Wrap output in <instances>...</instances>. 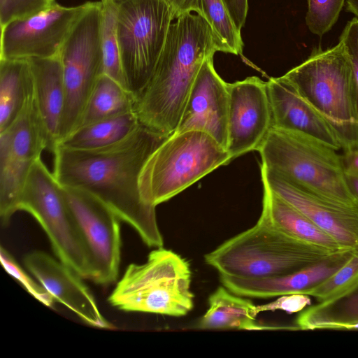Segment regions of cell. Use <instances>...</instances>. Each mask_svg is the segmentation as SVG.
<instances>
[{"label":"cell","instance_id":"6da1fadb","mask_svg":"<svg viewBox=\"0 0 358 358\" xmlns=\"http://www.w3.org/2000/svg\"><path fill=\"white\" fill-rule=\"evenodd\" d=\"M170 136L140 124L127 137L105 148L75 150L57 145L52 173L61 186L84 190L101 201L147 246L161 248L164 238L155 207L143 201L139 178L150 155Z\"/></svg>","mask_w":358,"mask_h":358},{"label":"cell","instance_id":"7a4b0ae2","mask_svg":"<svg viewBox=\"0 0 358 358\" xmlns=\"http://www.w3.org/2000/svg\"><path fill=\"white\" fill-rule=\"evenodd\" d=\"M217 51L220 44L202 17L187 13L175 19L151 78L134 97L139 122L162 134H174L201 64Z\"/></svg>","mask_w":358,"mask_h":358},{"label":"cell","instance_id":"3957f363","mask_svg":"<svg viewBox=\"0 0 358 358\" xmlns=\"http://www.w3.org/2000/svg\"><path fill=\"white\" fill-rule=\"evenodd\" d=\"M257 151L267 169L326 199L358 208L336 150L309 136L271 127Z\"/></svg>","mask_w":358,"mask_h":358},{"label":"cell","instance_id":"277c9868","mask_svg":"<svg viewBox=\"0 0 358 358\" xmlns=\"http://www.w3.org/2000/svg\"><path fill=\"white\" fill-rule=\"evenodd\" d=\"M331 255L258 220L204 255L220 275L257 279L289 274Z\"/></svg>","mask_w":358,"mask_h":358},{"label":"cell","instance_id":"5b68a950","mask_svg":"<svg viewBox=\"0 0 358 358\" xmlns=\"http://www.w3.org/2000/svg\"><path fill=\"white\" fill-rule=\"evenodd\" d=\"M189 262L171 250L157 248L141 264H129L109 295V303L126 312L185 316L194 307Z\"/></svg>","mask_w":358,"mask_h":358},{"label":"cell","instance_id":"8992f818","mask_svg":"<svg viewBox=\"0 0 358 358\" xmlns=\"http://www.w3.org/2000/svg\"><path fill=\"white\" fill-rule=\"evenodd\" d=\"M284 76L324 117L336 134L341 150L358 147L351 65L342 43L327 50H315Z\"/></svg>","mask_w":358,"mask_h":358},{"label":"cell","instance_id":"52a82bcc","mask_svg":"<svg viewBox=\"0 0 358 358\" xmlns=\"http://www.w3.org/2000/svg\"><path fill=\"white\" fill-rule=\"evenodd\" d=\"M232 158L208 134H173L148 157L139 178L143 201L155 207L178 194Z\"/></svg>","mask_w":358,"mask_h":358},{"label":"cell","instance_id":"ba28073f","mask_svg":"<svg viewBox=\"0 0 358 358\" xmlns=\"http://www.w3.org/2000/svg\"><path fill=\"white\" fill-rule=\"evenodd\" d=\"M18 210L35 218L59 260L83 278L92 280L91 257L63 187L41 157L34 164L18 198L15 211Z\"/></svg>","mask_w":358,"mask_h":358},{"label":"cell","instance_id":"9c48e42d","mask_svg":"<svg viewBox=\"0 0 358 358\" xmlns=\"http://www.w3.org/2000/svg\"><path fill=\"white\" fill-rule=\"evenodd\" d=\"M128 90L135 97L148 83L175 20L168 0H113Z\"/></svg>","mask_w":358,"mask_h":358},{"label":"cell","instance_id":"30bf717a","mask_svg":"<svg viewBox=\"0 0 358 358\" xmlns=\"http://www.w3.org/2000/svg\"><path fill=\"white\" fill-rule=\"evenodd\" d=\"M101 15L102 1L90 2L59 51L65 104L59 142L75 130L99 78L103 74Z\"/></svg>","mask_w":358,"mask_h":358},{"label":"cell","instance_id":"8fae6325","mask_svg":"<svg viewBox=\"0 0 358 358\" xmlns=\"http://www.w3.org/2000/svg\"><path fill=\"white\" fill-rule=\"evenodd\" d=\"M48 149L34 94L15 120L0 132V217L8 224L35 162Z\"/></svg>","mask_w":358,"mask_h":358},{"label":"cell","instance_id":"7c38bea8","mask_svg":"<svg viewBox=\"0 0 358 358\" xmlns=\"http://www.w3.org/2000/svg\"><path fill=\"white\" fill-rule=\"evenodd\" d=\"M62 187L91 257L92 281L101 285L113 283L120 264L122 220L91 194L76 188Z\"/></svg>","mask_w":358,"mask_h":358},{"label":"cell","instance_id":"4fadbf2b","mask_svg":"<svg viewBox=\"0 0 358 358\" xmlns=\"http://www.w3.org/2000/svg\"><path fill=\"white\" fill-rule=\"evenodd\" d=\"M90 1L66 7L57 3L1 28L0 59L48 58L59 55L72 27Z\"/></svg>","mask_w":358,"mask_h":358},{"label":"cell","instance_id":"5bb4252c","mask_svg":"<svg viewBox=\"0 0 358 358\" xmlns=\"http://www.w3.org/2000/svg\"><path fill=\"white\" fill-rule=\"evenodd\" d=\"M229 108L227 150L232 160L258 150L272 127L266 84L256 76L228 83Z\"/></svg>","mask_w":358,"mask_h":358},{"label":"cell","instance_id":"9a60e30c","mask_svg":"<svg viewBox=\"0 0 358 358\" xmlns=\"http://www.w3.org/2000/svg\"><path fill=\"white\" fill-rule=\"evenodd\" d=\"M263 185L300 211L343 247L358 250V208L338 203L261 166Z\"/></svg>","mask_w":358,"mask_h":358},{"label":"cell","instance_id":"2e32d148","mask_svg":"<svg viewBox=\"0 0 358 358\" xmlns=\"http://www.w3.org/2000/svg\"><path fill=\"white\" fill-rule=\"evenodd\" d=\"M213 56L201 64L174 134L204 131L225 149L228 143L229 94L228 83L216 72Z\"/></svg>","mask_w":358,"mask_h":358},{"label":"cell","instance_id":"e0dca14e","mask_svg":"<svg viewBox=\"0 0 358 358\" xmlns=\"http://www.w3.org/2000/svg\"><path fill=\"white\" fill-rule=\"evenodd\" d=\"M24 264L55 300L73 311L87 324L105 329L113 325L101 313L83 278L58 259L42 251L27 253Z\"/></svg>","mask_w":358,"mask_h":358},{"label":"cell","instance_id":"ac0fdd59","mask_svg":"<svg viewBox=\"0 0 358 358\" xmlns=\"http://www.w3.org/2000/svg\"><path fill=\"white\" fill-rule=\"evenodd\" d=\"M266 84L272 127L303 134L337 151L341 150V145L329 124L284 76L271 78Z\"/></svg>","mask_w":358,"mask_h":358},{"label":"cell","instance_id":"d6986e66","mask_svg":"<svg viewBox=\"0 0 358 358\" xmlns=\"http://www.w3.org/2000/svg\"><path fill=\"white\" fill-rule=\"evenodd\" d=\"M353 251L331 255L283 275L257 279L220 275V280L230 292L243 297L270 299L285 294H305L336 271Z\"/></svg>","mask_w":358,"mask_h":358},{"label":"cell","instance_id":"ffe728a7","mask_svg":"<svg viewBox=\"0 0 358 358\" xmlns=\"http://www.w3.org/2000/svg\"><path fill=\"white\" fill-rule=\"evenodd\" d=\"M34 81V99L47 141L53 152L59 141L65 104V89L59 55L28 59Z\"/></svg>","mask_w":358,"mask_h":358},{"label":"cell","instance_id":"44dd1931","mask_svg":"<svg viewBox=\"0 0 358 358\" xmlns=\"http://www.w3.org/2000/svg\"><path fill=\"white\" fill-rule=\"evenodd\" d=\"M259 221L304 244L329 255L352 251L343 247L306 215L263 185Z\"/></svg>","mask_w":358,"mask_h":358},{"label":"cell","instance_id":"7402d4cb","mask_svg":"<svg viewBox=\"0 0 358 358\" xmlns=\"http://www.w3.org/2000/svg\"><path fill=\"white\" fill-rule=\"evenodd\" d=\"M208 308L196 324L204 330H262L273 329L256 322V306L243 296L236 295L224 286L218 287L208 297Z\"/></svg>","mask_w":358,"mask_h":358},{"label":"cell","instance_id":"603a6c76","mask_svg":"<svg viewBox=\"0 0 358 358\" xmlns=\"http://www.w3.org/2000/svg\"><path fill=\"white\" fill-rule=\"evenodd\" d=\"M33 92L28 59H0V132L15 120Z\"/></svg>","mask_w":358,"mask_h":358},{"label":"cell","instance_id":"cb8c5ba5","mask_svg":"<svg viewBox=\"0 0 358 358\" xmlns=\"http://www.w3.org/2000/svg\"><path fill=\"white\" fill-rule=\"evenodd\" d=\"M140 124L135 113L131 110L78 128L57 145L75 150L105 148L127 137Z\"/></svg>","mask_w":358,"mask_h":358},{"label":"cell","instance_id":"d4e9b609","mask_svg":"<svg viewBox=\"0 0 358 358\" xmlns=\"http://www.w3.org/2000/svg\"><path fill=\"white\" fill-rule=\"evenodd\" d=\"M175 19L182 14L195 12L211 27L222 52L241 55L243 42L222 0H168Z\"/></svg>","mask_w":358,"mask_h":358},{"label":"cell","instance_id":"484cf974","mask_svg":"<svg viewBox=\"0 0 358 358\" xmlns=\"http://www.w3.org/2000/svg\"><path fill=\"white\" fill-rule=\"evenodd\" d=\"M133 94L117 81L102 74L75 129L133 110Z\"/></svg>","mask_w":358,"mask_h":358},{"label":"cell","instance_id":"4316f807","mask_svg":"<svg viewBox=\"0 0 358 358\" xmlns=\"http://www.w3.org/2000/svg\"><path fill=\"white\" fill-rule=\"evenodd\" d=\"M299 329H358V289L329 305L316 304L296 319Z\"/></svg>","mask_w":358,"mask_h":358},{"label":"cell","instance_id":"83f0119b","mask_svg":"<svg viewBox=\"0 0 358 358\" xmlns=\"http://www.w3.org/2000/svg\"><path fill=\"white\" fill-rule=\"evenodd\" d=\"M357 289L358 250H354L336 271L304 294L314 297L319 304L329 305Z\"/></svg>","mask_w":358,"mask_h":358},{"label":"cell","instance_id":"f1b7e54d","mask_svg":"<svg viewBox=\"0 0 358 358\" xmlns=\"http://www.w3.org/2000/svg\"><path fill=\"white\" fill-rule=\"evenodd\" d=\"M101 40L103 60V74L126 88L116 33L115 7L113 0H101Z\"/></svg>","mask_w":358,"mask_h":358},{"label":"cell","instance_id":"f546056e","mask_svg":"<svg viewBox=\"0 0 358 358\" xmlns=\"http://www.w3.org/2000/svg\"><path fill=\"white\" fill-rule=\"evenodd\" d=\"M346 0H308L306 23L313 34L322 36L336 22Z\"/></svg>","mask_w":358,"mask_h":358},{"label":"cell","instance_id":"4dcf8cb0","mask_svg":"<svg viewBox=\"0 0 358 358\" xmlns=\"http://www.w3.org/2000/svg\"><path fill=\"white\" fill-rule=\"evenodd\" d=\"M0 259L4 269L35 299L48 307H52L55 299L41 285L31 278L28 273L19 265L8 251L1 246Z\"/></svg>","mask_w":358,"mask_h":358},{"label":"cell","instance_id":"1f68e13d","mask_svg":"<svg viewBox=\"0 0 358 358\" xmlns=\"http://www.w3.org/2000/svg\"><path fill=\"white\" fill-rule=\"evenodd\" d=\"M55 0H0V25L26 18L50 8Z\"/></svg>","mask_w":358,"mask_h":358},{"label":"cell","instance_id":"d6a6232c","mask_svg":"<svg viewBox=\"0 0 358 358\" xmlns=\"http://www.w3.org/2000/svg\"><path fill=\"white\" fill-rule=\"evenodd\" d=\"M339 41L343 43L349 57L352 71L354 103L358 120V18L348 21L343 30Z\"/></svg>","mask_w":358,"mask_h":358},{"label":"cell","instance_id":"836d02e7","mask_svg":"<svg viewBox=\"0 0 358 358\" xmlns=\"http://www.w3.org/2000/svg\"><path fill=\"white\" fill-rule=\"evenodd\" d=\"M311 304L309 295L304 294H290L278 296L270 303L256 306V313L264 311L283 310L292 314L301 311Z\"/></svg>","mask_w":358,"mask_h":358},{"label":"cell","instance_id":"e575fe53","mask_svg":"<svg viewBox=\"0 0 358 358\" xmlns=\"http://www.w3.org/2000/svg\"><path fill=\"white\" fill-rule=\"evenodd\" d=\"M236 27L241 31L248 10V0H222Z\"/></svg>","mask_w":358,"mask_h":358},{"label":"cell","instance_id":"d590c367","mask_svg":"<svg viewBox=\"0 0 358 358\" xmlns=\"http://www.w3.org/2000/svg\"><path fill=\"white\" fill-rule=\"evenodd\" d=\"M341 156L345 171L358 173V147L343 151Z\"/></svg>","mask_w":358,"mask_h":358},{"label":"cell","instance_id":"8d00e7d4","mask_svg":"<svg viewBox=\"0 0 358 358\" xmlns=\"http://www.w3.org/2000/svg\"><path fill=\"white\" fill-rule=\"evenodd\" d=\"M345 178L350 190L358 201V173L345 171Z\"/></svg>","mask_w":358,"mask_h":358},{"label":"cell","instance_id":"74e56055","mask_svg":"<svg viewBox=\"0 0 358 358\" xmlns=\"http://www.w3.org/2000/svg\"><path fill=\"white\" fill-rule=\"evenodd\" d=\"M346 9L358 18V0H346Z\"/></svg>","mask_w":358,"mask_h":358}]
</instances>
